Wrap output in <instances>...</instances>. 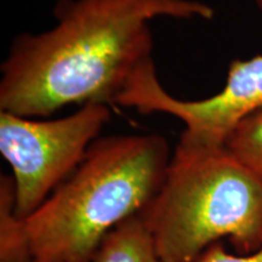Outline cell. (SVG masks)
Segmentation results:
<instances>
[{
	"label": "cell",
	"instance_id": "obj_1",
	"mask_svg": "<svg viewBox=\"0 0 262 262\" xmlns=\"http://www.w3.org/2000/svg\"><path fill=\"white\" fill-rule=\"evenodd\" d=\"M55 26L21 33L0 66V111L50 117L71 104H118L153 61L156 18L210 21L201 0H57Z\"/></svg>",
	"mask_w": 262,
	"mask_h": 262
},
{
	"label": "cell",
	"instance_id": "obj_5",
	"mask_svg": "<svg viewBox=\"0 0 262 262\" xmlns=\"http://www.w3.org/2000/svg\"><path fill=\"white\" fill-rule=\"evenodd\" d=\"M119 106L139 113H164L185 124L178 145L191 148L225 147L231 131L262 108V55L229 63L224 88L202 100L172 96L158 79L156 66L147 68L124 94Z\"/></svg>",
	"mask_w": 262,
	"mask_h": 262
},
{
	"label": "cell",
	"instance_id": "obj_4",
	"mask_svg": "<svg viewBox=\"0 0 262 262\" xmlns=\"http://www.w3.org/2000/svg\"><path fill=\"white\" fill-rule=\"evenodd\" d=\"M110 120V106L96 102L51 120L0 111V153L12 170L16 217L34 212L70 178Z\"/></svg>",
	"mask_w": 262,
	"mask_h": 262
},
{
	"label": "cell",
	"instance_id": "obj_7",
	"mask_svg": "<svg viewBox=\"0 0 262 262\" xmlns=\"http://www.w3.org/2000/svg\"><path fill=\"white\" fill-rule=\"evenodd\" d=\"M225 148L262 181V108L237 124Z\"/></svg>",
	"mask_w": 262,
	"mask_h": 262
},
{
	"label": "cell",
	"instance_id": "obj_3",
	"mask_svg": "<svg viewBox=\"0 0 262 262\" xmlns=\"http://www.w3.org/2000/svg\"><path fill=\"white\" fill-rule=\"evenodd\" d=\"M141 216L164 262H195L224 238L238 254L255 253L262 248V181L225 147L176 145Z\"/></svg>",
	"mask_w": 262,
	"mask_h": 262
},
{
	"label": "cell",
	"instance_id": "obj_8",
	"mask_svg": "<svg viewBox=\"0 0 262 262\" xmlns=\"http://www.w3.org/2000/svg\"><path fill=\"white\" fill-rule=\"evenodd\" d=\"M195 262H262V248L248 255H233L226 250L224 244H212L196 258Z\"/></svg>",
	"mask_w": 262,
	"mask_h": 262
},
{
	"label": "cell",
	"instance_id": "obj_6",
	"mask_svg": "<svg viewBox=\"0 0 262 262\" xmlns=\"http://www.w3.org/2000/svg\"><path fill=\"white\" fill-rule=\"evenodd\" d=\"M93 262H164L159 257L141 214L118 225L108 233Z\"/></svg>",
	"mask_w": 262,
	"mask_h": 262
},
{
	"label": "cell",
	"instance_id": "obj_9",
	"mask_svg": "<svg viewBox=\"0 0 262 262\" xmlns=\"http://www.w3.org/2000/svg\"><path fill=\"white\" fill-rule=\"evenodd\" d=\"M255 4L257 5V8L260 9V11L262 12V0H255Z\"/></svg>",
	"mask_w": 262,
	"mask_h": 262
},
{
	"label": "cell",
	"instance_id": "obj_2",
	"mask_svg": "<svg viewBox=\"0 0 262 262\" xmlns=\"http://www.w3.org/2000/svg\"><path fill=\"white\" fill-rule=\"evenodd\" d=\"M159 134L98 137L73 173L19 220L0 194V262H93L104 237L155 198L171 159Z\"/></svg>",
	"mask_w": 262,
	"mask_h": 262
}]
</instances>
